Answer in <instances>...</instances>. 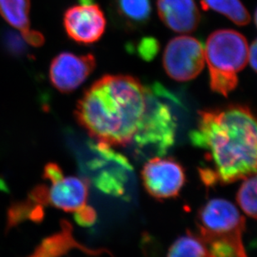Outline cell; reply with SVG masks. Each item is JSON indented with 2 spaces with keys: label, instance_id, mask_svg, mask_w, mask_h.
<instances>
[{
  "label": "cell",
  "instance_id": "obj_9",
  "mask_svg": "<svg viewBox=\"0 0 257 257\" xmlns=\"http://www.w3.org/2000/svg\"><path fill=\"white\" fill-rule=\"evenodd\" d=\"M63 15V26L68 36L82 44H93L104 34L107 20L99 5L92 0H80Z\"/></svg>",
  "mask_w": 257,
  "mask_h": 257
},
{
  "label": "cell",
  "instance_id": "obj_17",
  "mask_svg": "<svg viewBox=\"0 0 257 257\" xmlns=\"http://www.w3.org/2000/svg\"><path fill=\"white\" fill-rule=\"evenodd\" d=\"M168 257H216L209 250L197 235L188 233L176 240Z\"/></svg>",
  "mask_w": 257,
  "mask_h": 257
},
{
  "label": "cell",
  "instance_id": "obj_19",
  "mask_svg": "<svg viewBox=\"0 0 257 257\" xmlns=\"http://www.w3.org/2000/svg\"><path fill=\"white\" fill-rule=\"evenodd\" d=\"M158 51V42L153 39H143L139 46V53L144 59L153 58Z\"/></svg>",
  "mask_w": 257,
  "mask_h": 257
},
{
  "label": "cell",
  "instance_id": "obj_5",
  "mask_svg": "<svg viewBox=\"0 0 257 257\" xmlns=\"http://www.w3.org/2000/svg\"><path fill=\"white\" fill-rule=\"evenodd\" d=\"M171 97L172 95L162 86H151L145 115L132 142L137 155L163 157L174 144L177 123L172 106L168 104Z\"/></svg>",
  "mask_w": 257,
  "mask_h": 257
},
{
  "label": "cell",
  "instance_id": "obj_20",
  "mask_svg": "<svg viewBox=\"0 0 257 257\" xmlns=\"http://www.w3.org/2000/svg\"><path fill=\"white\" fill-rule=\"evenodd\" d=\"M23 39L32 47H41L44 44V36L40 32L30 29L29 32L22 34Z\"/></svg>",
  "mask_w": 257,
  "mask_h": 257
},
{
  "label": "cell",
  "instance_id": "obj_10",
  "mask_svg": "<svg viewBox=\"0 0 257 257\" xmlns=\"http://www.w3.org/2000/svg\"><path fill=\"white\" fill-rule=\"evenodd\" d=\"M147 192L157 199L177 197L184 186V169L172 158L161 157L148 159L142 172Z\"/></svg>",
  "mask_w": 257,
  "mask_h": 257
},
{
  "label": "cell",
  "instance_id": "obj_15",
  "mask_svg": "<svg viewBox=\"0 0 257 257\" xmlns=\"http://www.w3.org/2000/svg\"><path fill=\"white\" fill-rule=\"evenodd\" d=\"M204 10L220 13L234 24L245 26L250 21V15L240 0H200Z\"/></svg>",
  "mask_w": 257,
  "mask_h": 257
},
{
  "label": "cell",
  "instance_id": "obj_18",
  "mask_svg": "<svg viewBox=\"0 0 257 257\" xmlns=\"http://www.w3.org/2000/svg\"><path fill=\"white\" fill-rule=\"evenodd\" d=\"M238 190L236 201L240 208L248 216L256 218V176L253 175L243 180Z\"/></svg>",
  "mask_w": 257,
  "mask_h": 257
},
{
  "label": "cell",
  "instance_id": "obj_2",
  "mask_svg": "<svg viewBox=\"0 0 257 257\" xmlns=\"http://www.w3.org/2000/svg\"><path fill=\"white\" fill-rule=\"evenodd\" d=\"M150 89L132 76H103L78 101L76 116L97 141L129 145L141 126Z\"/></svg>",
  "mask_w": 257,
  "mask_h": 257
},
{
  "label": "cell",
  "instance_id": "obj_7",
  "mask_svg": "<svg viewBox=\"0 0 257 257\" xmlns=\"http://www.w3.org/2000/svg\"><path fill=\"white\" fill-rule=\"evenodd\" d=\"M89 147L94 153L87 165L92 183L103 193L123 197L134 175L131 163L106 143L97 141Z\"/></svg>",
  "mask_w": 257,
  "mask_h": 257
},
{
  "label": "cell",
  "instance_id": "obj_6",
  "mask_svg": "<svg viewBox=\"0 0 257 257\" xmlns=\"http://www.w3.org/2000/svg\"><path fill=\"white\" fill-rule=\"evenodd\" d=\"M44 177L50 182L49 187H39L32 193L37 202L48 203L67 212H72L78 225L92 226L97 213L87 205L89 182L84 178L64 176L56 164L45 167Z\"/></svg>",
  "mask_w": 257,
  "mask_h": 257
},
{
  "label": "cell",
  "instance_id": "obj_11",
  "mask_svg": "<svg viewBox=\"0 0 257 257\" xmlns=\"http://www.w3.org/2000/svg\"><path fill=\"white\" fill-rule=\"evenodd\" d=\"M96 68L92 54L77 55L63 52L52 60L49 79L52 85L63 93H69L80 87Z\"/></svg>",
  "mask_w": 257,
  "mask_h": 257
},
{
  "label": "cell",
  "instance_id": "obj_16",
  "mask_svg": "<svg viewBox=\"0 0 257 257\" xmlns=\"http://www.w3.org/2000/svg\"><path fill=\"white\" fill-rule=\"evenodd\" d=\"M119 16L130 25H144L152 13L150 0H116Z\"/></svg>",
  "mask_w": 257,
  "mask_h": 257
},
{
  "label": "cell",
  "instance_id": "obj_1",
  "mask_svg": "<svg viewBox=\"0 0 257 257\" xmlns=\"http://www.w3.org/2000/svg\"><path fill=\"white\" fill-rule=\"evenodd\" d=\"M256 139L255 116L246 106L201 111L190 140L206 152L211 165L200 169L204 184H230L255 175Z\"/></svg>",
  "mask_w": 257,
  "mask_h": 257
},
{
  "label": "cell",
  "instance_id": "obj_12",
  "mask_svg": "<svg viewBox=\"0 0 257 257\" xmlns=\"http://www.w3.org/2000/svg\"><path fill=\"white\" fill-rule=\"evenodd\" d=\"M158 15L163 24L180 34L195 31L201 14L195 0H158Z\"/></svg>",
  "mask_w": 257,
  "mask_h": 257
},
{
  "label": "cell",
  "instance_id": "obj_14",
  "mask_svg": "<svg viewBox=\"0 0 257 257\" xmlns=\"http://www.w3.org/2000/svg\"><path fill=\"white\" fill-rule=\"evenodd\" d=\"M30 0H0V15L22 34L30 30Z\"/></svg>",
  "mask_w": 257,
  "mask_h": 257
},
{
  "label": "cell",
  "instance_id": "obj_4",
  "mask_svg": "<svg viewBox=\"0 0 257 257\" xmlns=\"http://www.w3.org/2000/svg\"><path fill=\"white\" fill-rule=\"evenodd\" d=\"M247 40L233 29H220L210 34L204 47L205 62L213 92L227 97L236 88L238 73L248 63Z\"/></svg>",
  "mask_w": 257,
  "mask_h": 257
},
{
  "label": "cell",
  "instance_id": "obj_21",
  "mask_svg": "<svg viewBox=\"0 0 257 257\" xmlns=\"http://www.w3.org/2000/svg\"><path fill=\"white\" fill-rule=\"evenodd\" d=\"M256 40H254L252 44H250V47H249V50H248V63H250L254 71H256Z\"/></svg>",
  "mask_w": 257,
  "mask_h": 257
},
{
  "label": "cell",
  "instance_id": "obj_3",
  "mask_svg": "<svg viewBox=\"0 0 257 257\" xmlns=\"http://www.w3.org/2000/svg\"><path fill=\"white\" fill-rule=\"evenodd\" d=\"M245 219L230 201L212 199L198 214L197 236L216 257H248L243 243Z\"/></svg>",
  "mask_w": 257,
  "mask_h": 257
},
{
  "label": "cell",
  "instance_id": "obj_8",
  "mask_svg": "<svg viewBox=\"0 0 257 257\" xmlns=\"http://www.w3.org/2000/svg\"><path fill=\"white\" fill-rule=\"evenodd\" d=\"M163 63L166 73L172 79L178 82L192 80L205 67L204 46L194 37H176L167 44Z\"/></svg>",
  "mask_w": 257,
  "mask_h": 257
},
{
  "label": "cell",
  "instance_id": "obj_13",
  "mask_svg": "<svg viewBox=\"0 0 257 257\" xmlns=\"http://www.w3.org/2000/svg\"><path fill=\"white\" fill-rule=\"evenodd\" d=\"M72 249H79L90 255H99L103 253L111 255V253L105 249L93 250L79 244L73 236L70 225L64 222L62 232L44 240L43 244L29 257H61Z\"/></svg>",
  "mask_w": 257,
  "mask_h": 257
}]
</instances>
